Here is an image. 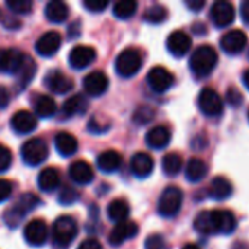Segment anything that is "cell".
Returning <instances> with one entry per match:
<instances>
[{
	"label": "cell",
	"instance_id": "cell-49",
	"mask_svg": "<svg viewBox=\"0 0 249 249\" xmlns=\"http://www.w3.org/2000/svg\"><path fill=\"white\" fill-rule=\"evenodd\" d=\"M239 13H241L242 20H244L247 25H249V0H244V1L241 3Z\"/></svg>",
	"mask_w": 249,
	"mask_h": 249
},
{
	"label": "cell",
	"instance_id": "cell-19",
	"mask_svg": "<svg viewBox=\"0 0 249 249\" xmlns=\"http://www.w3.org/2000/svg\"><path fill=\"white\" fill-rule=\"evenodd\" d=\"M153 169H155V160L146 152L136 153L130 160V171L136 178H140V179L147 178L152 175Z\"/></svg>",
	"mask_w": 249,
	"mask_h": 249
},
{
	"label": "cell",
	"instance_id": "cell-48",
	"mask_svg": "<svg viewBox=\"0 0 249 249\" xmlns=\"http://www.w3.org/2000/svg\"><path fill=\"white\" fill-rule=\"evenodd\" d=\"M9 101H10L9 90H7L4 86H0V109H4V108H7V105H9Z\"/></svg>",
	"mask_w": 249,
	"mask_h": 249
},
{
	"label": "cell",
	"instance_id": "cell-14",
	"mask_svg": "<svg viewBox=\"0 0 249 249\" xmlns=\"http://www.w3.org/2000/svg\"><path fill=\"white\" fill-rule=\"evenodd\" d=\"M248 44V36L244 31L241 29H232L228 31L222 38H220V47L226 54L236 55L245 50Z\"/></svg>",
	"mask_w": 249,
	"mask_h": 249
},
{
	"label": "cell",
	"instance_id": "cell-8",
	"mask_svg": "<svg viewBox=\"0 0 249 249\" xmlns=\"http://www.w3.org/2000/svg\"><path fill=\"white\" fill-rule=\"evenodd\" d=\"M197 104H198L200 111L209 118L220 117L223 114V109H225V104H223L222 96L213 88L201 89L198 99H197Z\"/></svg>",
	"mask_w": 249,
	"mask_h": 249
},
{
	"label": "cell",
	"instance_id": "cell-5",
	"mask_svg": "<svg viewBox=\"0 0 249 249\" xmlns=\"http://www.w3.org/2000/svg\"><path fill=\"white\" fill-rule=\"evenodd\" d=\"M184 203V193L179 187L177 185H169L166 187L158 201V213L162 217H175Z\"/></svg>",
	"mask_w": 249,
	"mask_h": 249
},
{
	"label": "cell",
	"instance_id": "cell-36",
	"mask_svg": "<svg viewBox=\"0 0 249 249\" xmlns=\"http://www.w3.org/2000/svg\"><path fill=\"white\" fill-rule=\"evenodd\" d=\"M143 19L152 25H159L168 19V9L162 4H153L144 12Z\"/></svg>",
	"mask_w": 249,
	"mask_h": 249
},
{
	"label": "cell",
	"instance_id": "cell-51",
	"mask_svg": "<svg viewBox=\"0 0 249 249\" xmlns=\"http://www.w3.org/2000/svg\"><path fill=\"white\" fill-rule=\"evenodd\" d=\"M242 82H244L245 88L249 90V69H247V70L244 71V74H242Z\"/></svg>",
	"mask_w": 249,
	"mask_h": 249
},
{
	"label": "cell",
	"instance_id": "cell-4",
	"mask_svg": "<svg viewBox=\"0 0 249 249\" xmlns=\"http://www.w3.org/2000/svg\"><path fill=\"white\" fill-rule=\"evenodd\" d=\"M77 232H79V228H77V223H76V220L73 217L60 216L54 222L53 231H51L54 247L58 249L69 248L70 244L76 239Z\"/></svg>",
	"mask_w": 249,
	"mask_h": 249
},
{
	"label": "cell",
	"instance_id": "cell-39",
	"mask_svg": "<svg viewBox=\"0 0 249 249\" xmlns=\"http://www.w3.org/2000/svg\"><path fill=\"white\" fill-rule=\"evenodd\" d=\"M6 6L15 15H29L32 10L31 0H7Z\"/></svg>",
	"mask_w": 249,
	"mask_h": 249
},
{
	"label": "cell",
	"instance_id": "cell-32",
	"mask_svg": "<svg viewBox=\"0 0 249 249\" xmlns=\"http://www.w3.org/2000/svg\"><path fill=\"white\" fill-rule=\"evenodd\" d=\"M107 214H108V219L114 222L115 225L125 222L130 216V204L124 198H115L108 204Z\"/></svg>",
	"mask_w": 249,
	"mask_h": 249
},
{
	"label": "cell",
	"instance_id": "cell-22",
	"mask_svg": "<svg viewBox=\"0 0 249 249\" xmlns=\"http://www.w3.org/2000/svg\"><path fill=\"white\" fill-rule=\"evenodd\" d=\"M171 137H172L171 130L166 125H158V127H153L147 131L144 140L150 149L162 150L171 143Z\"/></svg>",
	"mask_w": 249,
	"mask_h": 249
},
{
	"label": "cell",
	"instance_id": "cell-13",
	"mask_svg": "<svg viewBox=\"0 0 249 249\" xmlns=\"http://www.w3.org/2000/svg\"><path fill=\"white\" fill-rule=\"evenodd\" d=\"M96 60V51L90 45H76L69 54V64L73 70L88 69Z\"/></svg>",
	"mask_w": 249,
	"mask_h": 249
},
{
	"label": "cell",
	"instance_id": "cell-9",
	"mask_svg": "<svg viewBox=\"0 0 249 249\" xmlns=\"http://www.w3.org/2000/svg\"><path fill=\"white\" fill-rule=\"evenodd\" d=\"M175 83V76L163 66H156L147 73V85L155 93H165Z\"/></svg>",
	"mask_w": 249,
	"mask_h": 249
},
{
	"label": "cell",
	"instance_id": "cell-47",
	"mask_svg": "<svg viewBox=\"0 0 249 249\" xmlns=\"http://www.w3.org/2000/svg\"><path fill=\"white\" fill-rule=\"evenodd\" d=\"M185 6L193 12H200L206 6V0H185Z\"/></svg>",
	"mask_w": 249,
	"mask_h": 249
},
{
	"label": "cell",
	"instance_id": "cell-15",
	"mask_svg": "<svg viewBox=\"0 0 249 249\" xmlns=\"http://www.w3.org/2000/svg\"><path fill=\"white\" fill-rule=\"evenodd\" d=\"M191 45H193V41H191V36L184 32V31H174L169 34L168 39H166V48L168 51L177 57V58H181L184 55L188 54V51L191 50Z\"/></svg>",
	"mask_w": 249,
	"mask_h": 249
},
{
	"label": "cell",
	"instance_id": "cell-6",
	"mask_svg": "<svg viewBox=\"0 0 249 249\" xmlns=\"http://www.w3.org/2000/svg\"><path fill=\"white\" fill-rule=\"evenodd\" d=\"M143 66V55L137 48H125L115 58V71L121 77H133Z\"/></svg>",
	"mask_w": 249,
	"mask_h": 249
},
{
	"label": "cell",
	"instance_id": "cell-34",
	"mask_svg": "<svg viewBox=\"0 0 249 249\" xmlns=\"http://www.w3.org/2000/svg\"><path fill=\"white\" fill-rule=\"evenodd\" d=\"M182 166H184V160L179 153L171 152L166 153L162 159V171L168 177H177L181 172Z\"/></svg>",
	"mask_w": 249,
	"mask_h": 249
},
{
	"label": "cell",
	"instance_id": "cell-10",
	"mask_svg": "<svg viewBox=\"0 0 249 249\" xmlns=\"http://www.w3.org/2000/svg\"><path fill=\"white\" fill-rule=\"evenodd\" d=\"M236 18L235 7L228 0H217L212 4L210 9V19L216 28H228L233 23Z\"/></svg>",
	"mask_w": 249,
	"mask_h": 249
},
{
	"label": "cell",
	"instance_id": "cell-44",
	"mask_svg": "<svg viewBox=\"0 0 249 249\" xmlns=\"http://www.w3.org/2000/svg\"><path fill=\"white\" fill-rule=\"evenodd\" d=\"M12 160H13L12 152H10L6 146L0 144V174L6 172V171L10 168Z\"/></svg>",
	"mask_w": 249,
	"mask_h": 249
},
{
	"label": "cell",
	"instance_id": "cell-23",
	"mask_svg": "<svg viewBox=\"0 0 249 249\" xmlns=\"http://www.w3.org/2000/svg\"><path fill=\"white\" fill-rule=\"evenodd\" d=\"M69 177L77 185H88L93 181L95 174L86 160H76L69 168Z\"/></svg>",
	"mask_w": 249,
	"mask_h": 249
},
{
	"label": "cell",
	"instance_id": "cell-40",
	"mask_svg": "<svg viewBox=\"0 0 249 249\" xmlns=\"http://www.w3.org/2000/svg\"><path fill=\"white\" fill-rule=\"evenodd\" d=\"M109 127H111V123L101 120L99 117H92L88 123V131L92 134H104L109 130Z\"/></svg>",
	"mask_w": 249,
	"mask_h": 249
},
{
	"label": "cell",
	"instance_id": "cell-7",
	"mask_svg": "<svg viewBox=\"0 0 249 249\" xmlns=\"http://www.w3.org/2000/svg\"><path fill=\"white\" fill-rule=\"evenodd\" d=\"M20 158L28 166H38L48 158V146L42 139H29L20 147Z\"/></svg>",
	"mask_w": 249,
	"mask_h": 249
},
{
	"label": "cell",
	"instance_id": "cell-12",
	"mask_svg": "<svg viewBox=\"0 0 249 249\" xmlns=\"http://www.w3.org/2000/svg\"><path fill=\"white\" fill-rule=\"evenodd\" d=\"M44 85L47 86V89L53 93H57V95H64V93H69L73 88H74V83L73 80L64 74L63 71L57 70V69H53L50 70L45 77H44Z\"/></svg>",
	"mask_w": 249,
	"mask_h": 249
},
{
	"label": "cell",
	"instance_id": "cell-1",
	"mask_svg": "<svg viewBox=\"0 0 249 249\" xmlns=\"http://www.w3.org/2000/svg\"><path fill=\"white\" fill-rule=\"evenodd\" d=\"M238 228L236 216L226 209L204 210L197 214L194 229L206 236L212 235H232Z\"/></svg>",
	"mask_w": 249,
	"mask_h": 249
},
{
	"label": "cell",
	"instance_id": "cell-18",
	"mask_svg": "<svg viewBox=\"0 0 249 249\" xmlns=\"http://www.w3.org/2000/svg\"><path fill=\"white\" fill-rule=\"evenodd\" d=\"M61 47V35L55 31L42 34L35 42V51L42 57H53Z\"/></svg>",
	"mask_w": 249,
	"mask_h": 249
},
{
	"label": "cell",
	"instance_id": "cell-25",
	"mask_svg": "<svg viewBox=\"0 0 249 249\" xmlns=\"http://www.w3.org/2000/svg\"><path fill=\"white\" fill-rule=\"evenodd\" d=\"M98 169L104 174H114L123 165V156L115 150H105L96 158Z\"/></svg>",
	"mask_w": 249,
	"mask_h": 249
},
{
	"label": "cell",
	"instance_id": "cell-37",
	"mask_svg": "<svg viewBox=\"0 0 249 249\" xmlns=\"http://www.w3.org/2000/svg\"><path fill=\"white\" fill-rule=\"evenodd\" d=\"M79 200V193L74 187L64 185L58 191V203L61 206H71Z\"/></svg>",
	"mask_w": 249,
	"mask_h": 249
},
{
	"label": "cell",
	"instance_id": "cell-3",
	"mask_svg": "<svg viewBox=\"0 0 249 249\" xmlns=\"http://www.w3.org/2000/svg\"><path fill=\"white\" fill-rule=\"evenodd\" d=\"M217 63H219V55L216 50L212 45H200L193 51L188 66L196 76L204 77L209 76L216 69Z\"/></svg>",
	"mask_w": 249,
	"mask_h": 249
},
{
	"label": "cell",
	"instance_id": "cell-42",
	"mask_svg": "<svg viewBox=\"0 0 249 249\" xmlns=\"http://www.w3.org/2000/svg\"><path fill=\"white\" fill-rule=\"evenodd\" d=\"M226 101L231 107L236 108V107H241L242 102H244V96L241 93L239 89H236L235 86H231L226 92Z\"/></svg>",
	"mask_w": 249,
	"mask_h": 249
},
{
	"label": "cell",
	"instance_id": "cell-33",
	"mask_svg": "<svg viewBox=\"0 0 249 249\" xmlns=\"http://www.w3.org/2000/svg\"><path fill=\"white\" fill-rule=\"evenodd\" d=\"M32 107L35 117L39 118H51L57 112V104L50 95H38Z\"/></svg>",
	"mask_w": 249,
	"mask_h": 249
},
{
	"label": "cell",
	"instance_id": "cell-29",
	"mask_svg": "<svg viewBox=\"0 0 249 249\" xmlns=\"http://www.w3.org/2000/svg\"><path fill=\"white\" fill-rule=\"evenodd\" d=\"M54 144H55V149L57 152L63 156V158H70L73 156L76 152H77V147H79V143L76 140V137L70 133H66V131H61L55 136L54 139Z\"/></svg>",
	"mask_w": 249,
	"mask_h": 249
},
{
	"label": "cell",
	"instance_id": "cell-38",
	"mask_svg": "<svg viewBox=\"0 0 249 249\" xmlns=\"http://www.w3.org/2000/svg\"><path fill=\"white\" fill-rule=\"evenodd\" d=\"M153 118H155V109L152 107H147V105L139 107L133 114V121L139 125L149 124Z\"/></svg>",
	"mask_w": 249,
	"mask_h": 249
},
{
	"label": "cell",
	"instance_id": "cell-27",
	"mask_svg": "<svg viewBox=\"0 0 249 249\" xmlns=\"http://www.w3.org/2000/svg\"><path fill=\"white\" fill-rule=\"evenodd\" d=\"M35 73H36V64H35V61H34L28 54H25L20 67H19L18 71L15 73L18 88H19V89H25V88L32 82Z\"/></svg>",
	"mask_w": 249,
	"mask_h": 249
},
{
	"label": "cell",
	"instance_id": "cell-2",
	"mask_svg": "<svg viewBox=\"0 0 249 249\" xmlns=\"http://www.w3.org/2000/svg\"><path fill=\"white\" fill-rule=\"evenodd\" d=\"M39 204H41V200L32 193H25L19 196V198L12 204V207H9L3 214V220L6 226L10 229H16L22 223V220L26 217V214L35 210Z\"/></svg>",
	"mask_w": 249,
	"mask_h": 249
},
{
	"label": "cell",
	"instance_id": "cell-31",
	"mask_svg": "<svg viewBox=\"0 0 249 249\" xmlns=\"http://www.w3.org/2000/svg\"><path fill=\"white\" fill-rule=\"evenodd\" d=\"M209 174L207 163L200 158H191L185 166V178L188 182H200Z\"/></svg>",
	"mask_w": 249,
	"mask_h": 249
},
{
	"label": "cell",
	"instance_id": "cell-26",
	"mask_svg": "<svg viewBox=\"0 0 249 249\" xmlns=\"http://www.w3.org/2000/svg\"><path fill=\"white\" fill-rule=\"evenodd\" d=\"M38 188L44 193H53L60 187L61 182V177H60V171H57L55 168H45L39 172L38 175Z\"/></svg>",
	"mask_w": 249,
	"mask_h": 249
},
{
	"label": "cell",
	"instance_id": "cell-41",
	"mask_svg": "<svg viewBox=\"0 0 249 249\" xmlns=\"http://www.w3.org/2000/svg\"><path fill=\"white\" fill-rule=\"evenodd\" d=\"M144 249H169V244L165 239V236H162L159 233H153V235L147 236V239L144 242Z\"/></svg>",
	"mask_w": 249,
	"mask_h": 249
},
{
	"label": "cell",
	"instance_id": "cell-35",
	"mask_svg": "<svg viewBox=\"0 0 249 249\" xmlns=\"http://www.w3.org/2000/svg\"><path fill=\"white\" fill-rule=\"evenodd\" d=\"M137 1L134 0H120L114 4L112 7V13L115 18L118 19H130L131 16H134V13L137 12Z\"/></svg>",
	"mask_w": 249,
	"mask_h": 249
},
{
	"label": "cell",
	"instance_id": "cell-52",
	"mask_svg": "<svg viewBox=\"0 0 249 249\" xmlns=\"http://www.w3.org/2000/svg\"><path fill=\"white\" fill-rule=\"evenodd\" d=\"M182 249H201L200 247H197V245H194V244H187V245H184V248Z\"/></svg>",
	"mask_w": 249,
	"mask_h": 249
},
{
	"label": "cell",
	"instance_id": "cell-20",
	"mask_svg": "<svg viewBox=\"0 0 249 249\" xmlns=\"http://www.w3.org/2000/svg\"><path fill=\"white\" fill-rule=\"evenodd\" d=\"M23 57L25 54L18 48H0V71L15 76Z\"/></svg>",
	"mask_w": 249,
	"mask_h": 249
},
{
	"label": "cell",
	"instance_id": "cell-43",
	"mask_svg": "<svg viewBox=\"0 0 249 249\" xmlns=\"http://www.w3.org/2000/svg\"><path fill=\"white\" fill-rule=\"evenodd\" d=\"M83 7L90 13H101L108 7L107 0H83Z\"/></svg>",
	"mask_w": 249,
	"mask_h": 249
},
{
	"label": "cell",
	"instance_id": "cell-11",
	"mask_svg": "<svg viewBox=\"0 0 249 249\" xmlns=\"http://www.w3.org/2000/svg\"><path fill=\"white\" fill-rule=\"evenodd\" d=\"M23 239L29 247L39 248L48 239V226L42 219H35L26 223L23 229Z\"/></svg>",
	"mask_w": 249,
	"mask_h": 249
},
{
	"label": "cell",
	"instance_id": "cell-24",
	"mask_svg": "<svg viewBox=\"0 0 249 249\" xmlns=\"http://www.w3.org/2000/svg\"><path fill=\"white\" fill-rule=\"evenodd\" d=\"M207 194L212 200L216 201H223L232 197L233 194V185L226 177H216L212 179Z\"/></svg>",
	"mask_w": 249,
	"mask_h": 249
},
{
	"label": "cell",
	"instance_id": "cell-28",
	"mask_svg": "<svg viewBox=\"0 0 249 249\" xmlns=\"http://www.w3.org/2000/svg\"><path fill=\"white\" fill-rule=\"evenodd\" d=\"M44 13H45V18L53 22V23H63L67 20L69 18V6L61 1V0H51L47 3L45 9H44Z\"/></svg>",
	"mask_w": 249,
	"mask_h": 249
},
{
	"label": "cell",
	"instance_id": "cell-53",
	"mask_svg": "<svg viewBox=\"0 0 249 249\" xmlns=\"http://www.w3.org/2000/svg\"><path fill=\"white\" fill-rule=\"evenodd\" d=\"M248 120H249V111H248Z\"/></svg>",
	"mask_w": 249,
	"mask_h": 249
},
{
	"label": "cell",
	"instance_id": "cell-46",
	"mask_svg": "<svg viewBox=\"0 0 249 249\" xmlns=\"http://www.w3.org/2000/svg\"><path fill=\"white\" fill-rule=\"evenodd\" d=\"M77 249H102V245L99 244V241L98 239H93V238H88V239H85Z\"/></svg>",
	"mask_w": 249,
	"mask_h": 249
},
{
	"label": "cell",
	"instance_id": "cell-45",
	"mask_svg": "<svg viewBox=\"0 0 249 249\" xmlns=\"http://www.w3.org/2000/svg\"><path fill=\"white\" fill-rule=\"evenodd\" d=\"M13 193V185L9 179L0 178V203H4Z\"/></svg>",
	"mask_w": 249,
	"mask_h": 249
},
{
	"label": "cell",
	"instance_id": "cell-16",
	"mask_svg": "<svg viewBox=\"0 0 249 249\" xmlns=\"http://www.w3.org/2000/svg\"><path fill=\"white\" fill-rule=\"evenodd\" d=\"M109 86V80L108 76L101 71V70H95L90 71L85 79H83V89L89 96L98 98L101 95H104L108 90Z\"/></svg>",
	"mask_w": 249,
	"mask_h": 249
},
{
	"label": "cell",
	"instance_id": "cell-30",
	"mask_svg": "<svg viewBox=\"0 0 249 249\" xmlns=\"http://www.w3.org/2000/svg\"><path fill=\"white\" fill-rule=\"evenodd\" d=\"M88 108H89L88 99L83 95L77 93L64 101L61 112L64 117H74V115H83L88 111Z\"/></svg>",
	"mask_w": 249,
	"mask_h": 249
},
{
	"label": "cell",
	"instance_id": "cell-50",
	"mask_svg": "<svg viewBox=\"0 0 249 249\" xmlns=\"http://www.w3.org/2000/svg\"><path fill=\"white\" fill-rule=\"evenodd\" d=\"M193 31L196 32V34H198V35H203V34H206V26H204V23H201V22H197L194 26H193Z\"/></svg>",
	"mask_w": 249,
	"mask_h": 249
},
{
	"label": "cell",
	"instance_id": "cell-21",
	"mask_svg": "<svg viewBox=\"0 0 249 249\" xmlns=\"http://www.w3.org/2000/svg\"><path fill=\"white\" fill-rule=\"evenodd\" d=\"M36 124H38V121H36L35 114H32L26 109H20V111L15 112L10 120V127L18 134L32 133L36 128Z\"/></svg>",
	"mask_w": 249,
	"mask_h": 249
},
{
	"label": "cell",
	"instance_id": "cell-17",
	"mask_svg": "<svg viewBox=\"0 0 249 249\" xmlns=\"http://www.w3.org/2000/svg\"><path fill=\"white\" fill-rule=\"evenodd\" d=\"M137 233H139V226H137V223L130 222V220H125V222L117 223V225L114 226V229L111 231V233H109V236H108V242H109L112 247H120V245H123L124 242H127L128 239L136 238Z\"/></svg>",
	"mask_w": 249,
	"mask_h": 249
}]
</instances>
